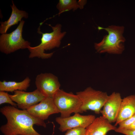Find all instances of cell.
Wrapping results in <instances>:
<instances>
[{
    "label": "cell",
    "instance_id": "6da1fadb",
    "mask_svg": "<svg viewBox=\"0 0 135 135\" xmlns=\"http://www.w3.org/2000/svg\"><path fill=\"white\" fill-rule=\"evenodd\" d=\"M0 112L7 120L0 128L4 135H42L34 129V125L46 127L44 120L33 116L26 110L5 106L0 108Z\"/></svg>",
    "mask_w": 135,
    "mask_h": 135
},
{
    "label": "cell",
    "instance_id": "7a4b0ae2",
    "mask_svg": "<svg viewBox=\"0 0 135 135\" xmlns=\"http://www.w3.org/2000/svg\"><path fill=\"white\" fill-rule=\"evenodd\" d=\"M98 28L99 30H105L108 34L104 36L100 42L94 43V47L96 52L100 54H122L125 49L124 43L126 40L123 36L124 27L112 25L106 28L98 26Z\"/></svg>",
    "mask_w": 135,
    "mask_h": 135
},
{
    "label": "cell",
    "instance_id": "3957f363",
    "mask_svg": "<svg viewBox=\"0 0 135 135\" xmlns=\"http://www.w3.org/2000/svg\"><path fill=\"white\" fill-rule=\"evenodd\" d=\"M48 25L52 28V31L51 32L42 33L40 31V27L38 28V32L42 34L41 42L37 46L33 47L30 46L28 47V49L30 52L29 58L37 57L45 59L50 58L54 52L46 53L44 52L45 50L60 46L61 40L65 35L66 32H61L62 25L60 24H58L53 26L50 24Z\"/></svg>",
    "mask_w": 135,
    "mask_h": 135
},
{
    "label": "cell",
    "instance_id": "277c9868",
    "mask_svg": "<svg viewBox=\"0 0 135 135\" xmlns=\"http://www.w3.org/2000/svg\"><path fill=\"white\" fill-rule=\"evenodd\" d=\"M76 94L82 102L81 113L91 110L98 114L100 113L101 109L109 96L106 92L96 90L90 87L82 91L77 92Z\"/></svg>",
    "mask_w": 135,
    "mask_h": 135
},
{
    "label": "cell",
    "instance_id": "5b68a950",
    "mask_svg": "<svg viewBox=\"0 0 135 135\" xmlns=\"http://www.w3.org/2000/svg\"><path fill=\"white\" fill-rule=\"evenodd\" d=\"M54 104L62 118L70 116L73 113H81L82 102L76 95L59 89L52 98Z\"/></svg>",
    "mask_w": 135,
    "mask_h": 135
},
{
    "label": "cell",
    "instance_id": "8992f818",
    "mask_svg": "<svg viewBox=\"0 0 135 135\" xmlns=\"http://www.w3.org/2000/svg\"><path fill=\"white\" fill-rule=\"evenodd\" d=\"M25 22L22 20L16 28L9 34H2L0 36V50L8 54L18 50L28 48L30 43L22 37L23 28Z\"/></svg>",
    "mask_w": 135,
    "mask_h": 135
},
{
    "label": "cell",
    "instance_id": "52a82bcc",
    "mask_svg": "<svg viewBox=\"0 0 135 135\" xmlns=\"http://www.w3.org/2000/svg\"><path fill=\"white\" fill-rule=\"evenodd\" d=\"M96 118L94 115H82L79 113L66 118L61 117H56V122L60 125L58 128L62 132L73 128L82 127L86 128L94 121Z\"/></svg>",
    "mask_w": 135,
    "mask_h": 135
},
{
    "label": "cell",
    "instance_id": "ba28073f",
    "mask_svg": "<svg viewBox=\"0 0 135 135\" xmlns=\"http://www.w3.org/2000/svg\"><path fill=\"white\" fill-rule=\"evenodd\" d=\"M13 95L9 94L11 100L16 103L18 108L27 110L38 104L46 97L37 89L31 92L17 90Z\"/></svg>",
    "mask_w": 135,
    "mask_h": 135
},
{
    "label": "cell",
    "instance_id": "9c48e42d",
    "mask_svg": "<svg viewBox=\"0 0 135 135\" xmlns=\"http://www.w3.org/2000/svg\"><path fill=\"white\" fill-rule=\"evenodd\" d=\"M35 83L37 89L46 97L52 98L60 86L57 77L50 73H41L38 75Z\"/></svg>",
    "mask_w": 135,
    "mask_h": 135
},
{
    "label": "cell",
    "instance_id": "30bf717a",
    "mask_svg": "<svg viewBox=\"0 0 135 135\" xmlns=\"http://www.w3.org/2000/svg\"><path fill=\"white\" fill-rule=\"evenodd\" d=\"M122 99L120 93L114 92L109 96L102 110V116L110 123L115 122L119 113Z\"/></svg>",
    "mask_w": 135,
    "mask_h": 135
},
{
    "label": "cell",
    "instance_id": "8fae6325",
    "mask_svg": "<svg viewBox=\"0 0 135 135\" xmlns=\"http://www.w3.org/2000/svg\"><path fill=\"white\" fill-rule=\"evenodd\" d=\"M33 116L44 120L53 114L60 113L52 98L46 97L39 103L26 110Z\"/></svg>",
    "mask_w": 135,
    "mask_h": 135
},
{
    "label": "cell",
    "instance_id": "7c38bea8",
    "mask_svg": "<svg viewBox=\"0 0 135 135\" xmlns=\"http://www.w3.org/2000/svg\"><path fill=\"white\" fill-rule=\"evenodd\" d=\"M116 128L101 116L96 118L86 128L85 135H106L109 131L114 130Z\"/></svg>",
    "mask_w": 135,
    "mask_h": 135
},
{
    "label": "cell",
    "instance_id": "4fadbf2b",
    "mask_svg": "<svg viewBox=\"0 0 135 135\" xmlns=\"http://www.w3.org/2000/svg\"><path fill=\"white\" fill-rule=\"evenodd\" d=\"M135 114V95L129 96L122 99L119 113L114 126Z\"/></svg>",
    "mask_w": 135,
    "mask_h": 135
},
{
    "label": "cell",
    "instance_id": "5bb4252c",
    "mask_svg": "<svg viewBox=\"0 0 135 135\" xmlns=\"http://www.w3.org/2000/svg\"><path fill=\"white\" fill-rule=\"evenodd\" d=\"M12 5L10 6L12 11L10 16L7 21L0 22V33L2 34L6 33L8 30L12 26L18 24L23 18L28 17V13L24 11L18 10L12 0Z\"/></svg>",
    "mask_w": 135,
    "mask_h": 135
},
{
    "label": "cell",
    "instance_id": "9a60e30c",
    "mask_svg": "<svg viewBox=\"0 0 135 135\" xmlns=\"http://www.w3.org/2000/svg\"><path fill=\"white\" fill-rule=\"evenodd\" d=\"M30 79L27 77L20 82L14 81L0 82V91L13 92L17 90L26 91L30 86Z\"/></svg>",
    "mask_w": 135,
    "mask_h": 135
},
{
    "label": "cell",
    "instance_id": "2e32d148",
    "mask_svg": "<svg viewBox=\"0 0 135 135\" xmlns=\"http://www.w3.org/2000/svg\"><path fill=\"white\" fill-rule=\"evenodd\" d=\"M56 7L59 15L63 12L71 10L74 11L79 8L78 2L75 0H60Z\"/></svg>",
    "mask_w": 135,
    "mask_h": 135
},
{
    "label": "cell",
    "instance_id": "e0dca14e",
    "mask_svg": "<svg viewBox=\"0 0 135 135\" xmlns=\"http://www.w3.org/2000/svg\"><path fill=\"white\" fill-rule=\"evenodd\" d=\"M4 103H8L11 106L16 107L17 104L14 103L10 98L7 92L4 91H0V104Z\"/></svg>",
    "mask_w": 135,
    "mask_h": 135
},
{
    "label": "cell",
    "instance_id": "ac0fdd59",
    "mask_svg": "<svg viewBox=\"0 0 135 135\" xmlns=\"http://www.w3.org/2000/svg\"><path fill=\"white\" fill-rule=\"evenodd\" d=\"M85 134L86 128L79 127L67 130L64 135H85Z\"/></svg>",
    "mask_w": 135,
    "mask_h": 135
},
{
    "label": "cell",
    "instance_id": "d6986e66",
    "mask_svg": "<svg viewBox=\"0 0 135 135\" xmlns=\"http://www.w3.org/2000/svg\"><path fill=\"white\" fill-rule=\"evenodd\" d=\"M135 122V114L128 118L122 121L118 124V128H125L130 126Z\"/></svg>",
    "mask_w": 135,
    "mask_h": 135
},
{
    "label": "cell",
    "instance_id": "ffe728a7",
    "mask_svg": "<svg viewBox=\"0 0 135 135\" xmlns=\"http://www.w3.org/2000/svg\"><path fill=\"white\" fill-rule=\"evenodd\" d=\"M114 131L125 135H135V130H129L125 128H116Z\"/></svg>",
    "mask_w": 135,
    "mask_h": 135
},
{
    "label": "cell",
    "instance_id": "44dd1931",
    "mask_svg": "<svg viewBox=\"0 0 135 135\" xmlns=\"http://www.w3.org/2000/svg\"><path fill=\"white\" fill-rule=\"evenodd\" d=\"M78 2L79 6V8L82 9L86 4L87 1L86 0H79Z\"/></svg>",
    "mask_w": 135,
    "mask_h": 135
},
{
    "label": "cell",
    "instance_id": "7402d4cb",
    "mask_svg": "<svg viewBox=\"0 0 135 135\" xmlns=\"http://www.w3.org/2000/svg\"><path fill=\"white\" fill-rule=\"evenodd\" d=\"M125 128L129 130H135V122L130 126Z\"/></svg>",
    "mask_w": 135,
    "mask_h": 135
}]
</instances>
